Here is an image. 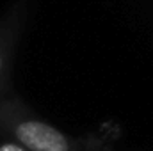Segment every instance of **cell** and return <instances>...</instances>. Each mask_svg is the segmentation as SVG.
<instances>
[{
	"instance_id": "cell-1",
	"label": "cell",
	"mask_w": 153,
	"mask_h": 151,
	"mask_svg": "<svg viewBox=\"0 0 153 151\" xmlns=\"http://www.w3.org/2000/svg\"><path fill=\"white\" fill-rule=\"evenodd\" d=\"M0 137L27 151H96L98 144L71 139L46 123L18 98L0 100Z\"/></svg>"
},
{
	"instance_id": "cell-2",
	"label": "cell",
	"mask_w": 153,
	"mask_h": 151,
	"mask_svg": "<svg viewBox=\"0 0 153 151\" xmlns=\"http://www.w3.org/2000/svg\"><path fill=\"white\" fill-rule=\"evenodd\" d=\"M11 53H13V43L9 36H0V100L4 98V93L9 84Z\"/></svg>"
},
{
	"instance_id": "cell-3",
	"label": "cell",
	"mask_w": 153,
	"mask_h": 151,
	"mask_svg": "<svg viewBox=\"0 0 153 151\" xmlns=\"http://www.w3.org/2000/svg\"><path fill=\"white\" fill-rule=\"evenodd\" d=\"M0 151H27L25 148L18 146L16 142H11V141H2L0 142Z\"/></svg>"
},
{
	"instance_id": "cell-4",
	"label": "cell",
	"mask_w": 153,
	"mask_h": 151,
	"mask_svg": "<svg viewBox=\"0 0 153 151\" xmlns=\"http://www.w3.org/2000/svg\"><path fill=\"white\" fill-rule=\"evenodd\" d=\"M96 151H109V150H107V148H103L102 144H98V148H96Z\"/></svg>"
}]
</instances>
